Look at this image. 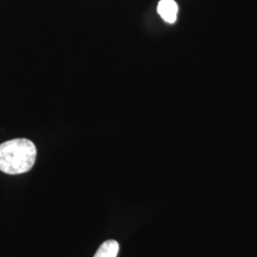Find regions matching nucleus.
I'll return each mask as SVG.
<instances>
[{
	"mask_svg": "<svg viewBox=\"0 0 257 257\" xmlns=\"http://www.w3.org/2000/svg\"><path fill=\"white\" fill-rule=\"evenodd\" d=\"M37 151L29 139L18 138L0 144V171L7 175H20L35 165Z\"/></svg>",
	"mask_w": 257,
	"mask_h": 257,
	"instance_id": "1",
	"label": "nucleus"
},
{
	"mask_svg": "<svg viewBox=\"0 0 257 257\" xmlns=\"http://www.w3.org/2000/svg\"><path fill=\"white\" fill-rule=\"evenodd\" d=\"M157 12L166 22L173 24L177 19L178 6L174 0H161L158 3Z\"/></svg>",
	"mask_w": 257,
	"mask_h": 257,
	"instance_id": "2",
	"label": "nucleus"
},
{
	"mask_svg": "<svg viewBox=\"0 0 257 257\" xmlns=\"http://www.w3.org/2000/svg\"><path fill=\"white\" fill-rule=\"evenodd\" d=\"M119 251V244L115 240L105 241L96 250L93 257H116Z\"/></svg>",
	"mask_w": 257,
	"mask_h": 257,
	"instance_id": "3",
	"label": "nucleus"
}]
</instances>
